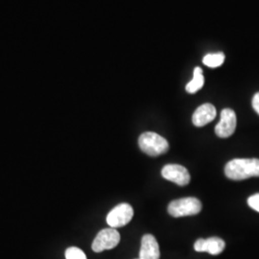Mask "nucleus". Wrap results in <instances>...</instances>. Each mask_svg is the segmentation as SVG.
Segmentation results:
<instances>
[{
	"label": "nucleus",
	"mask_w": 259,
	"mask_h": 259,
	"mask_svg": "<svg viewBox=\"0 0 259 259\" xmlns=\"http://www.w3.org/2000/svg\"><path fill=\"white\" fill-rule=\"evenodd\" d=\"M65 258L66 259H87L83 250L76 247L68 248L65 250Z\"/></svg>",
	"instance_id": "nucleus-13"
},
{
	"label": "nucleus",
	"mask_w": 259,
	"mask_h": 259,
	"mask_svg": "<svg viewBox=\"0 0 259 259\" xmlns=\"http://www.w3.org/2000/svg\"><path fill=\"white\" fill-rule=\"evenodd\" d=\"M138 259H141V258H138Z\"/></svg>",
	"instance_id": "nucleus-16"
},
{
	"label": "nucleus",
	"mask_w": 259,
	"mask_h": 259,
	"mask_svg": "<svg viewBox=\"0 0 259 259\" xmlns=\"http://www.w3.org/2000/svg\"><path fill=\"white\" fill-rule=\"evenodd\" d=\"M217 111L212 104L206 103L200 106L192 115V122L196 127H204L215 119Z\"/></svg>",
	"instance_id": "nucleus-10"
},
{
	"label": "nucleus",
	"mask_w": 259,
	"mask_h": 259,
	"mask_svg": "<svg viewBox=\"0 0 259 259\" xmlns=\"http://www.w3.org/2000/svg\"><path fill=\"white\" fill-rule=\"evenodd\" d=\"M161 175L167 180L181 186L190 183V174L185 167L179 164H167L162 168Z\"/></svg>",
	"instance_id": "nucleus-7"
},
{
	"label": "nucleus",
	"mask_w": 259,
	"mask_h": 259,
	"mask_svg": "<svg viewBox=\"0 0 259 259\" xmlns=\"http://www.w3.org/2000/svg\"><path fill=\"white\" fill-rule=\"evenodd\" d=\"M202 203L193 197L183 198L171 202L168 205V212L175 217H185L201 212Z\"/></svg>",
	"instance_id": "nucleus-3"
},
{
	"label": "nucleus",
	"mask_w": 259,
	"mask_h": 259,
	"mask_svg": "<svg viewBox=\"0 0 259 259\" xmlns=\"http://www.w3.org/2000/svg\"><path fill=\"white\" fill-rule=\"evenodd\" d=\"M225 62V55L223 53H214V54H207L204 57L203 63L204 65L215 68L219 67Z\"/></svg>",
	"instance_id": "nucleus-12"
},
{
	"label": "nucleus",
	"mask_w": 259,
	"mask_h": 259,
	"mask_svg": "<svg viewBox=\"0 0 259 259\" xmlns=\"http://www.w3.org/2000/svg\"><path fill=\"white\" fill-rule=\"evenodd\" d=\"M159 257L160 251L157 239L152 234H145L141 240L139 258L159 259Z\"/></svg>",
	"instance_id": "nucleus-9"
},
{
	"label": "nucleus",
	"mask_w": 259,
	"mask_h": 259,
	"mask_svg": "<svg viewBox=\"0 0 259 259\" xmlns=\"http://www.w3.org/2000/svg\"><path fill=\"white\" fill-rule=\"evenodd\" d=\"M251 104H252L253 110L256 111L259 115V93L254 94V96L252 98V101H251Z\"/></svg>",
	"instance_id": "nucleus-15"
},
{
	"label": "nucleus",
	"mask_w": 259,
	"mask_h": 259,
	"mask_svg": "<svg viewBox=\"0 0 259 259\" xmlns=\"http://www.w3.org/2000/svg\"><path fill=\"white\" fill-rule=\"evenodd\" d=\"M204 78L203 75V69L197 66L194 69L193 79L186 84V92L188 93H196L204 87Z\"/></svg>",
	"instance_id": "nucleus-11"
},
{
	"label": "nucleus",
	"mask_w": 259,
	"mask_h": 259,
	"mask_svg": "<svg viewBox=\"0 0 259 259\" xmlns=\"http://www.w3.org/2000/svg\"><path fill=\"white\" fill-rule=\"evenodd\" d=\"M248 204L250 207L259 212V193L252 195L248 199Z\"/></svg>",
	"instance_id": "nucleus-14"
},
{
	"label": "nucleus",
	"mask_w": 259,
	"mask_h": 259,
	"mask_svg": "<svg viewBox=\"0 0 259 259\" xmlns=\"http://www.w3.org/2000/svg\"><path fill=\"white\" fill-rule=\"evenodd\" d=\"M134 216V209L129 204H118L107 216V223L112 229H117L129 224Z\"/></svg>",
	"instance_id": "nucleus-5"
},
{
	"label": "nucleus",
	"mask_w": 259,
	"mask_h": 259,
	"mask_svg": "<svg viewBox=\"0 0 259 259\" xmlns=\"http://www.w3.org/2000/svg\"><path fill=\"white\" fill-rule=\"evenodd\" d=\"M226 243L219 237H210L208 239H198L195 242L194 249L199 252H208L212 255L220 254L225 250Z\"/></svg>",
	"instance_id": "nucleus-8"
},
{
	"label": "nucleus",
	"mask_w": 259,
	"mask_h": 259,
	"mask_svg": "<svg viewBox=\"0 0 259 259\" xmlns=\"http://www.w3.org/2000/svg\"><path fill=\"white\" fill-rule=\"evenodd\" d=\"M120 242V234L115 229H105L96 235L93 240V250L95 252L111 250L115 248Z\"/></svg>",
	"instance_id": "nucleus-4"
},
{
	"label": "nucleus",
	"mask_w": 259,
	"mask_h": 259,
	"mask_svg": "<svg viewBox=\"0 0 259 259\" xmlns=\"http://www.w3.org/2000/svg\"><path fill=\"white\" fill-rule=\"evenodd\" d=\"M236 114L232 109H224L221 111V118L215 127V134L221 139L232 137L236 129Z\"/></svg>",
	"instance_id": "nucleus-6"
},
{
	"label": "nucleus",
	"mask_w": 259,
	"mask_h": 259,
	"mask_svg": "<svg viewBox=\"0 0 259 259\" xmlns=\"http://www.w3.org/2000/svg\"><path fill=\"white\" fill-rule=\"evenodd\" d=\"M139 148L151 157H157L165 154L169 150L166 139L153 132L143 133L139 139Z\"/></svg>",
	"instance_id": "nucleus-2"
},
{
	"label": "nucleus",
	"mask_w": 259,
	"mask_h": 259,
	"mask_svg": "<svg viewBox=\"0 0 259 259\" xmlns=\"http://www.w3.org/2000/svg\"><path fill=\"white\" fill-rule=\"evenodd\" d=\"M225 174L230 180L243 181L259 177L258 158H235L225 167Z\"/></svg>",
	"instance_id": "nucleus-1"
}]
</instances>
